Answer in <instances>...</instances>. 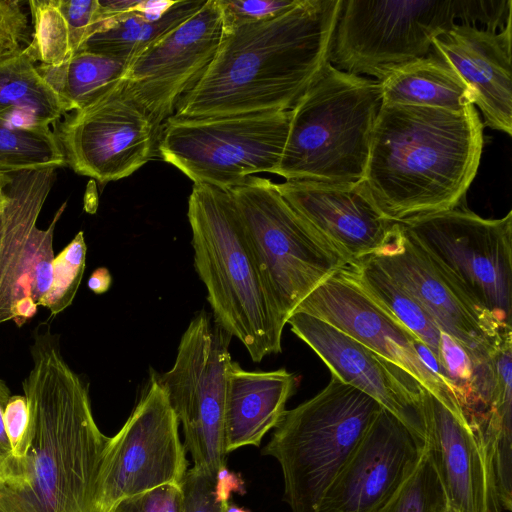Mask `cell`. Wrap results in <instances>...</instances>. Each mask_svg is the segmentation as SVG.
<instances>
[{
	"mask_svg": "<svg viewBox=\"0 0 512 512\" xmlns=\"http://www.w3.org/2000/svg\"><path fill=\"white\" fill-rule=\"evenodd\" d=\"M67 22L73 55L80 51L90 37L107 25L102 21L98 0H58Z\"/></svg>",
	"mask_w": 512,
	"mask_h": 512,
	"instance_id": "e575fe53",
	"label": "cell"
},
{
	"mask_svg": "<svg viewBox=\"0 0 512 512\" xmlns=\"http://www.w3.org/2000/svg\"><path fill=\"white\" fill-rule=\"evenodd\" d=\"M381 408L332 376L315 396L285 411L262 454L278 461L292 512H315Z\"/></svg>",
	"mask_w": 512,
	"mask_h": 512,
	"instance_id": "52a82bcc",
	"label": "cell"
},
{
	"mask_svg": "<svg viewBox=\"0 0 512 512\" xmlns=\"http://www.w3.org/2000/svg\"><path fill=\"white\" fill-rule=\"evenodd\" d=\"M440 512H459L456 508L450 505L447 501Z\"/></svg>",
	"mask_w": 512,
	"mask_h": 512,
	"instance_id": "bcb514c9",
	"label": "cell"
},
{
	"mask_svg": "<svg viewBox=\"0 0 512 512\" xmlns=\"http://www.w3.org/2000/svg\"><path fill=\"white\" fill-rule=\"evenodd\" d=\"M297 378L280 368L247 371L232 361L227 375L225 446L227 453L243 446H260L275 428L294 394Z\"/></svg>",
	"mask_w": 512,
	"mask_h": 512,
	"instance_id": "7402d4cb",
	"label": "cell"
},
{
	"mask_svg": "<svg viewBox=\"0 0 512 512\" xmlns=\"http://www.w3.org/2000/svg\"><path fill=\"white\" fill-rule=\"evenodd\" d=\"M245 493L244 481L239 474L228 470L227 466L221 467L216 474L215 494L218 501L227 504L231 493Z\"/></svg>",
	"mask_w": 512,
	"mask_h": 512,
	"instance_id": "60d3db41",
	"label": "cell"
},
{
	"mask_svg": "<svg viewBox=\"0 0 512 512\" xmlns=\"http://www.w3.org/2000/svg\"><path fill=\"white\" fill-rule=\"evenodd\" d=\"M382 104L458 111L473 104V95L453 68L432 50L378 81Z\"/></svg>",
	"mask_w": 512,
	"mask_h": 512,
	"instance_id": "d4e9b609",
	"label": "cell"
},
{
	"mask_svg": "<svg viewBox=\"0 0 512 512\" xmlns=\"http://www.w3.org/2000/svg\"><path fill=\"white\" fill-rule=\"evenodd\" d=\"M285 324L298 305L347 259L283 198L270 179L250 176L229 189Z\"/></svg>",
	"mask_w": 512,
	"mask_h": 512,
	"instance_id": "ba28073f",
	"label": "cell"
},
{
	"mask_svg": "<svg viewBox=\"0 0 512 512\" xmlns=\"http://www.w3.org/2000/svg\"><path fill=\"white\" fill-rule=\"evenodd\" d=\"M112 284V277L105 267L95 269L89 277L88 287L95 294L107 292Z\"/></svg>",
	"mask_w": 512,
	"mask_h": 512,
	"instance_id": "7bdbcfd3",
	"label": "cell"
},
{
	"mask_svg": "<svg viewBox=\"0 0 512 512\" xmlns=\"http://www.w3.org/2000/svg\"><path fill=\"white\" fill-rule=\"evenodd\" d=\"M287 324L320 357L333 377L372 397L425 443L422 386L409 373L306 313L294 312Z\"/></svg>",
	"mask_w": 512,
	"mask_h": 512,
	"instance_id": "ac0fdd59",
	"label": "cell"
},
{
	"mask_svg": "<svg viewBox=\"0 0 512 512\" xmlns=\"http://www.w3.org/2000/svg\"><path fill=\"white\" fill-rule=\"evenodd\" d=\"M295 312L328 323L401 367L445 405L461 407L452 386L421 359L418 338L365 294L346 267L322 282Z\"/></svg>",
	"mask_w": 512,
	"mask_h": 512,
	"instance_id": "2e32d148",
	"label": "cell"
},
{
	"mask_svg": "<svg viewBox=\"0 0 512 512\" xmlns=\"http://www.w3.org/2000/svg\"><path fill=\"white\" fill-rule=\"evenodd\" d=\"M276 187L350 265L380 252L397 232L398 223L380 211L361 180H286Z\"/></svg>",
	"mask_w": 512,
	"mask_h": 512,
	"instance_id": "d6986e66",
	"label": "cell"
},
{
	"mask_svg": "<svg viewBox=\"0 0 512 512\" xmlns=\"http://www.w3.org/2000/svg\"><path fill=\"white\" fill-rule=\"evenodd\" d=\"M186 449L168 395L152 374L149 387L104 447L95 487L97 512H110L122 499L165 484L182 485Z\"/></svg>",
	"mask_w": 512,
	"mask_h": 512,
	"instance_id": "7c38bea8",
	"label": "cell"
},
{
	"mask_svg": "<svg viewBox=\"0 0 512 512\" xmlns=\"http://www.w3.org/2000/svg\"><path fill=\"white\" fill-rule=\"evenodd\" d=\"M187 216L195 269L206 287L214 323L236 337L254 362L281 352L286 324L229 190L194 184Z\"/></svg>",
	"mask_w": 512,
	"mask_h": 512,
	"instance_id": "277c9868",
	"label": "cell"
},
{
	"mask_svg": "<svg viewBox=\"0 0 512 512\" xmlns=\"http://www.w3.org/2000/svg\"><path fill=\"white\" fill-rule=\"evenodd\" d=\"M30 352L23 381L28 426L0 461V512H97L108 437L93 417L88 385L65 361L49 326L35 330Z\"/></svg>",
	"mask_w": 512,
	"mask_h": 512,
	"instance_id": "6da1fadb",
	"label": "cell"
},
{
	"mask_svg": "<svg viewBox=\"0 0 512 512\" xmlns=\"http://www.w3.org/2000/svg\"><path fill=\"white\" fill-rule=\"evenodd\" d=\"M346 270L365 294L431 351L439 364L440 376L447 381V361L461 346L444 334L426 310L371 257L347 266Z\"/></svg>",
	"mask_w": 512,
	"mask_h": 512,
	"instance_id": "484cf974",
	"label": "cell"
},
{
	"mask_svg": "<svg viewBox=\"0 0 512 512\" xmlns=\"http://www.w3.org/2000/svg\"><path fill=\"white\" fill-rule=\"evenodd\" d=\"M511 0H343L328 60L339 70L379 81L432 50L458 23L500 29Z\"/></svg>",
	"mask_w": 512,
	"mask_h": 512,
	"instance_id": "5b68a950",
	"label": "cell"
},
{
	"mask_svg": "<svg viewBox=\"0 0 512 512\" xmlns=\"http://www.w3.org/2000/svg\"><path fill=\"white\" fill-rule=\"evenodd\" d=\"M512 353L492 358L491 384L470 419L478 432L500 508L512 509Z\"/></svg>",
	"mask_w": 512,
	"mask_h": 512,
	"instance_id": "cb8c5ba5",
	"label": "cell"
},
{
	"mask_svg": "<svg viewBox=\"0 0 512 512\" xmlns=\"http://www.w3.org/2000/svg\"><path fill=\"white\" fill-rule=\"evenodd\" d=\"M232 336L205 311L189 323L171 369L156 375L182 425L195 468L214 475L226 466L225 408Z\"/></svg>",
	"mask_w": 512,
	"mask_h": 512,
	"instance_id": "8fae6325",
	"label": "cell"
},
{
	"mask_svg": "<svg viewBox=\"0 0 512 512\" xmlns=\"http://www.w3.org/2000/svg\"><path fill=\"white\" fill-rule=\"evenodd\" d=\"M29 410L24 395H11L4 412V425L11 450L23 438L28 426Z\"/></svg>",
	"mask_w": 512,
	"mask_h": 512,
	"instance_id": "ab89813d",
	"label": "cell"
},
{
	"mask_svg": "<svg viewBox=\"0 0 512 512\" xmlns=\"http://www.w3.org/2000/svg\"><path fill=\"white\" fill-rule=\"evenodd\" d=\"M13 174L0 172V212L5 208L8 202L7 188L12 180Z\"/></svg>",
	"mask_w": 512,
	"mask_h": 512,
	"instance_id": "ee69618b",
	"label": "cell"
},
{
	"mask_svg": "<svg viewBox=\"0 0 512 512\" xmlns=\"http://www.w3.org/2000/svg\"><path fill=\"white\" fill-rule=\"evenodd\" d=\"M446 497L426 446L413 471L377 512H440Z\"/></svg>",
	"mask_w": 512,
	"mask_h": 512,
	"instance_id": "d6a6232c",
	"label": "cell"
},
{
	"mask_svg": "<svg viewBox=\"0 0 512 512\" xmlns=\"http://www.w3.org/2000/svg\"><path fill=\"white\" fill-rule=\"evenodd\" d=\"M343 0H300L268 20L223 28L211 64L172 117L290 111L329 62Z\"/></svg>",
	"mask_w": 512,
	"mask_h": 512,
	"instance_id": "7a4b0ae2",
	"label": "cell"
},
{
	"mask_svg": "<svg viewBox=\"0 0 512 512\" xmlns=\"http://www.w3.org/2000/svg\"><path fill=\"white\" fill-rule=\"evenodd\" d=\"M182 485L165 484L120 500L110 512H183Z\"/></svg>",
	"mask_w": 512,
	"mask_h": 512,
	"instance_id": "74e56055",
	"label": "cell"
},
{
	"mask_svg": "<svg viewBox=\"0 0 512 512\" xmlns=\"http://www.w3.org/2000/svg\"><path fill=\"white\" fill-rule=\"evenodd\" d=\"M34 32L27 49L36 62L59 67L72 56L67 22L58 0H30Z\"/></svg>",
	"mask_w": 512,
	"mask_h": 512,
	"instance_id": "1f68e13d",
	"label": "cell"
},
{
	"mask_svg": "<svg viewBox=\"0 0 512 512\" xmlns=\"http://www.w3.org/2000/svg\"><path fill=\"white\" fill-rule=\"evenodd\" d=\"M10 397L11 393L8 386L0 379V461L11 452L10 442L4 425V412Z\"/></svg>",
	"mask_w": 512,
	"mask_h": 512,
	"instance_id": "b9f144b4",
	"label": "cell"
},
{
	"mask_svg": "<svg viewBox=\"0 0 512 512\" xmlns=\"http://www.w3.org/2000/svg\"><path fill=\"white\" fill-rule=\"evenodd\" d=\"M290 111L183 119L163 125L159 157L194 184L229 190L257 173L275 174Z\"/></svg>",
	"mask_w": 512,
	"mask_h": 512,
	"instance_id": "30bf717a",
	"label": "cell"
},
{
	"mask_svg": "<svg viewBox=\"0 0 512 512\" xmlns=\"http://www.w3.org/2000/svg\"><path fill=\"white\" fill-rule=\"evenodd\" d=\"M370 257L463 348L472 364L512 342V329L466 298L403 234L399 223L391 242Z\"/></svg>",
	"mask_w": 512,
	"mask_h": 512,
	"instance_id": "9a60e30c",
	"label": "cell"
},
{
	"mask_svg": "<svg viewBox=\"0 0 512 512\" xmlns=\"http://www.w3.org/2000/svg\"><path fill=\"white\" fill-rule=\"evenodd\" d=\"M381 104L377 80L326 63L290 110L275 174L286 180H362Z\"/></svg>",
	"mask_w": 512,
	"mask_h": 512,
	"instance_id": "8992f818",
	"label": "cell"
},
{
	"mask_svg": "<svg viewBox=\"0 0 512 512\" xmlns=\"http://www.w3.org/2000/svg\"><path fill=\"white\" fill-rule=\"evenodd\" d=\"M128 66L121 59L80 50L59 67L39 64L37 69L70 113L122 82Z\"/></svg>",
	"mask_w": 512,
	"mask_h": 512,
	"instance_id": "83f0119b",
	"label": "cell"
},
{
	"mask_svg": "<svg viewBox=\"0 0 512 512\" xmlns=\"http://www.w3.org/2000/svg\"><path fill=\"white\" fill-rule=\"evenodd\" d=\"M67 166L50 128L17 126L0 118V172L57 169Z\"/></svg>",
	"mask_w": 512,
	"mask_h": 512,
	"instance_id": "4dcf8cb0",
	"label": "cell"
},
{
	"mask_svg": "<svg viewBox=\"0 0 512 512\" xmlns=\"http://www.w3.org/2000/svg\"><path fill=\"white\" fill-rule=\"evenodd\" d=\"M424 445L382 407L315 512H377L413 471Z\"/></svg>",
	"mask_w": 512,
	"mask_h": 512,
	"instance_id": "e0dca14e",
	"label": "cell"
},
{
	"mask_svg": "<svg viewBox=\"0 0 512 512\" xmlns=\"http://www.w3.org/2000/svg\"><path fill=\"white\" fill-rule=\"evenodd\" d=\"M223 35L218 0H206L190 18L133 59L125 92L164 124L214 59Z\"/></svg>",
	"mask_w": 512,
	"mask_h": 512,
	"instance_id": "5bb4252c",
	"label": "cell"
},
{
	"mask_svg": "<svg viewBox=\"0 0 512 512\" xmlns=\"http://www.w3.org/2000/svg\"><path fill=\"white\" fill-rule=\"evenodd\" d=\"M31 39L23 2L0 0V60L19 53Z\"/></svg>",
	"mask_w": 512,
	"mask_h": 512,
	"instance_id": "8d00e7d4",
	"label": "cell"
},
{
	"mask_svg": "<svg viewBox=\"0 0 512 512\" xmlns=\"http://www.w3.org/2000/svg\"><path fill=\"white\" fill-rule=\"evenodd\" d=\"M224 512H250L242 507H238L235 504L229 502L224 510Z\"/></svg>",
	"mask_w": 512,
	"mask_h": 512,
	"instance_id": "f6af8a7d",
	"label": "cell"
},
{
	"mask_svg": "<svg viewBox=\"0 0 512 512\" xmlns=\"http://www.w3.org/2000/svg\"><path fill=\"white\" fill-rule=\"evenodd\" d=\"M511 21L491 29L458 23L436 36L432 51L467 85L484 123L512 134Z\"/></svg>",
	"mask_w": 512,
	"mask_h": 512,
	"instance_id": "44dd1931",
	"label": "cell"
},
{
	"mask_svg": "<svg viewBox=\"0 0 512 512\" xmlns=\"http://www.w3.org/2000/svg\"><path fill=\"white\" fill-rule=\"evenodd\" d=\"M56 179V169L14 173L0 212V324L12 320L18 268Z\"/></svg>",
	"mask_w": 512,
	"mask_h": 512,
	"instance_id": "603a6c76",
	"label": "cell"
},
{
	"mask_svg": "<svg viewBox=\"0 0 512 512\" xmlns=\"http://www.w3.org/2000/svg\"><path fill=\"white\" fill-rule=\"evenodd\" d=\"M163 125L124 90V80L55 128L66 164L101 184L126 178L159 156Z\"/></svg>",
	"mask_w": 512,
	"mask_h": 512,
	"instance_id": "4fadbf2b",
	"label": "cell"
},
{
	"mask_svg": "<svg viewBox=\"0 0 512 512\" xmlns=\"http://www.w3.org/2000/svg\"><path fill=\"white\" fill-rule=\"evenodd\" d=\"M425 446L447 502L459 512H500L478 432L461 407L421 387Z\"/></svg>",
	"mask_w": 512,
	"mask_h": 512,
	"instance_id": "ffe728a7",
	"label": "cell"
},
{
	"mask_svg": "<svg viewBox=\"0 0 512 512\" xmlns=\"http://www.w3.org/2000/svg\"><path fill=\"white\" fill-rule=\"evenodd\" d=\"M483 129L473 104L458 111L381 104L361 181L396 223L455 208L478 171Z\"/></svg>",
	"mask_w": 512,
	"mask_h": 512,
	"instance_id": "3957f363",
	"label": "cell"
},
{
	"mask_svg": "<svg viewBox=\"0 0 512 512\" xmlns=\"http://www.w3.org/2000/svg\"><path fill=\"white\" fill-rule=\"evenodd\" d=\"M86 252L84 234L79 231L55 256L51 286L38 304L49 309L51 316L59 314L72 304L84 274Z\"/></svg>",
	"mask_w": 512,
	"mask_h": 512,
	"instance_id": "836d02e7",
	"label": "cell"
},
{
	"mask_svg": "<svg viewBox=\"0 0 512 512\" xmlns=\"http://www.w3.org/2000/svg\"><path fill=\"white\" fill-rule=\"evenodd\" d=\"M216 475L192 467L182 483L183 512H224L227 504L217 500L215 494Z\"/></svg>",
	"mask_w": 512,
	"mask_h": 512,
	"instance_id": "f35d334b",
	"label": "cell"
},
{
	"mask_svg": "<svg viewBox=\"0 0 512 512\" xmlns=\"http://www.w3.org/2000/svg\"><path fill=\"white\" fill-rule=\"evenodd\" d=\"M399 225L466 298L512 329V211L487 219L458 205Z\"/></svg>",
	"mask_w": 512,
	"mask_h": 512,
	"instance_id": "9c48e42d",
	"label": "cell"
},
{
	"mask_svg": "<svg viewBox=\"0 0 512 512\" xmlns=\"http://www.w3.org/2000/svg\"><path fill=\"white\" fill-rule=\"evenodd\" d=\"M300 0H218L223 28L274 18L299 3Z\"/></svg>",
	"mask_w": 512,
	"mask_h": 512,
	"instance_id": "d590c367",
	"label": "cell"
},
{
	"mask_svg": "<svg viewBox=\"0 0 512 512\" xmlns=\"http://www.w3.org/2000/svg\"><path fill=\"white\" fill-rule=\"evenodd\" d=\"M66 205L65 202L60 206L46 229L35 227L21 257L12 307V320L18 326L35 315L40 300L51 286L54 231Z\"/></svg>",
	"mask_w": 512,
	"mask_h": 512,
	"instance_id": "f546056e",
	"label": "cell"
},
{
	"mask_svg": "<svg viewBox=\"0 0 512 512\" xmlns=\"http://www.w3.org/2000/svg\"><path fill=\"white\" fill-rule=\"evenodd\" d=\"M205 2V0L176 1L157 20L147 19L133 11L95 33L81 50L111 56L129 64L169 31L195 14Z\"/></svg>",
	"mask_w": 512,
	"mask_h": 512,
	"instance_id": "f1b7e54d",
	"label": "cell"
},
{
	"mask_svg": "<svg viewBox=\"0 0 512 512\" xmlns=\"http://www.w3.org/2000/svg\"><path fill=\"white\" fill-rule=\"evenodd\" d=\"M36 63L27 46L0 60V118L17 126L50 128L67 112Z\"/></svg>",
	"mask_w": 512,
	"mask_h": 512,
	"instance_id": "4316f807",
	"label": "cell"
}]
</instances>
